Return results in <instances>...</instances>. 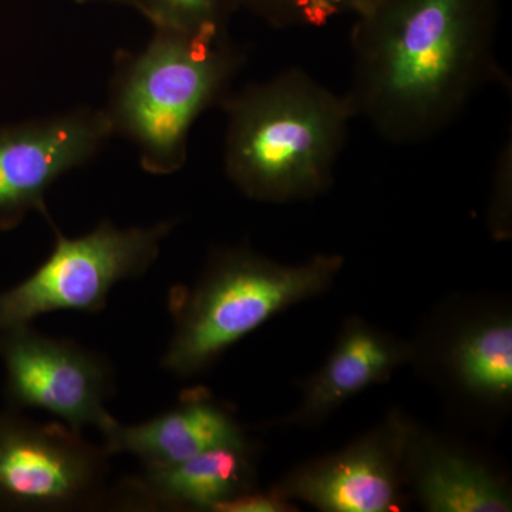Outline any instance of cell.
<instances>
[{"instance_id": "obj_11", "label": "cell", "mask_w": 512, "mask_h": 512, "mask_svg": "<svg viewBox=\"0 0 512 512\" xmlns=\"http://www.w3.org/2000/svg\"><path fill=\"white\" fill-rule=\"evenodd\" d=\"M254 488V460L247 444L214 448L173 464H143V471L127 478L111 498L119 495L117 507L137 510L214 512Z\"/></svg>"}, {"instance_id": "obj_15", "label": "cell", "mask_w": 512, "mask_h": 512, "mask_svg": "<svg viewBox=\"0 0 512 512\" xmlns=\"http://www.w3.org/2000/svg\"><path fill=\"white\" fill-rule=\"evenodd\" d=\"M156 29L225 35L224 0H136Z\"/></svg>"}, {"instance_id": "obj_18", "label": "cell", "mask_w": 512, "mask_h": 512, "mask_svg": "<svg viewBox=\"0 0 512 512\" xmlns=\"http://www.w3.org/2000/svg\"><path fill=\"white\" fill-rule=\"evenodd\" d=\"M299 511L296 504L285 500L274 490L248 491L225 501L215 508L214 512H293Z\"/></svg>"}, {"instance_id": "obj_12", "label": "cell", "mask_w": 512, "mask_h": 512, "mask_svg": "<svg viewBox=\"0 0 512 512\" xmlns=\"http://www.w3.org/2000/svg\"><path fill=\"white\" fill-rule=\"evenodd\" d=\"M412 356V348L402 340L362 319H349L325 365L303 384L301 403L286 416V423H320L363 390L387 382Z\"/></svg>"}, {"instance_id": "obj_10", "label": "cell", "mask_w": 512, "mask_h": 512, "mask_svg": "<svg viewBox=\"0 0 512 512\" xmlns=\"http://www.w3.org/2000/svg\"><path fill=\"white\" fill-rule=\"evenodd\" d=\"M100 434L110 456L130 454L143 464H173L214 448L249 444L231 410L204 387L185 390L177 406L160 416L137 424L114 419Z\"/></svg>"}, {"instance_id": "obj_9", "label": "cell", "mask_w": 512, "mask_h": 512, "mask_svg": "<svg viewBox=\"0 0 512 512\" xmlns=\"http://www.w3.org/2000/svg\"><path fill=\"white\" fill-rule=\"evenodd\" d=\"M417 427L393 412L342 450L302 464L272 490L322 512L397 511Z\"/></svg>"}, {"instance_id": "obj_14", "label": "cell", "mask_w": 512, "mask_h": 512, "mask_svg": "<svg viewBox=\"0 0 512 512\" xmlns=\"http://www.w3.org/2000/svg\"><path fill=\"white\" fill-rule=\"evenodd\" d=\"M454 382L474 399L505 403L512 394V322L507 315L474 320L448 350Z\"/></svg>"}, {"instance_id": "obj_5", "label": "cell", "mask_w": 512, "mask_h": 512, "mask_svg": "<svg viewBox=\"0 0 512 512\" xmlns=\"http://www.w3.org/2000/svg\"><path fill=\"white\" fill-rule=\"evenodd\" d=\"M177 221L119 227L101 221L80 237L55 228V244L36 271L0 292V329L32 323L47 313H97L121 282L146 274L161 254Z\"/></svg>"}, {"instance_id": "obj_17", "label": "cell", "mask_w": 512, "mask_h": 512, "mask_svg": "<svg viewBox=\"0 0 512 512\" xmlns=\"http://www.w3.org/2000/svg\"><path fill=\"white\" fill-rule=\"evenodd\" d=\"M512 148L511 140L504 144L495 167L493 194H491L488 224L498 241L511 235V200H512Z\"/></svg>"}, {"instance_id": "obj_16", "label": "cell", "mask_w": 512, "mask_h": 512, "mask_svg": "<svg viewBox=\"0 0 512 512\" xmlns=\"http://www.w3.org/2000/svg\"><path fill=\"white\" fill-rule=\"evenodd\" d=\"M276 22L288 25L325 26L333 16L338 15L345 0H256Z\"/></svg>"}, {"instance_id": "obj_6", "label": "cell", "mask_w": 512, "mask_h": 512, "mask_svg": "<svg viewBox=\"0 0 512 512\" xmlns=\"http://www.w3.org/2000/svg\"><path fill=\"white\" fill-rule=\"evenodd\" d=\"M62 421L0 412V512L96 510L110 505L109 458Z\"/></svg>"}, {"instance_id": "obj_7", "label": "cell", "mask_w": 512, "mask_h": 512, "mask_svg": "<svg viewBox=\"0 0 512 512\" xmlns=\"http://www.w3.org/2000/svg\"><path fill=\"white\" fill-rule=\"evenodd\" d=\"M0 360L9 409L43 410L79 431L114 420L113 370L99 353L23 323L0 329Z\"/></svg>"}, {"instance_id": "obj_1", "label": "cell", "mask_w": 512, "mask_h": 512, "mask_svg": "<svg viewBox=\"0 0 512 512\" xmlns=\"http://www.w3.org/2000/svg\"><path fill=\"white\" fill-rule=\"evenodd\" d=\"M352 52L353 116L399 146L436 137L505 80L485 0H384L363 15Z\"/></svg>"}, {"instance_id": "obj_4", "label": "cell", "mask_w": 512, "mask_h": 512, "mask_svg": "<svg viewBox=\"0 0 512 512\" xmlns=\"http://www.w3.org/2000/svg\"><path fill=\"white\" fill-rule=\"evenodd\" d=\"M343 265L339 254L286 265L248 247L217 249L194 285L170 293L173 333L161 365L174 376L201 375L278 313L328 291Z\"/></svg>"}, {"instance_id": "obj_8", "label": "cell", "mask_w": 512, "mask_h": 512, "mask_svg": "<svg viewBox=\"0 0 512 512\" xmlns=\"http://www.w3.org/2000/svg\"><path fill=\"white\" fill-rule=\"evenodd\" d=\"M113 137L106 111L94 107L0 126V231L18 227L30 212L46 214L50 188Z\"/></svg>"}, {"instance_id": "obj_3", "label": "cell", "mask_w": 512, "mask_h": 512, "mask_svg": "<svg viewBox=\"0 0 512 512\" xmlns=\"http://www.w3.org/2000/svg\"><path fill=\"white\" fill-rule=\"evenodd\" d=\"M244 63L227 33L156 29L146 46L116 60L103 107L114 136L133 144L148 174L178 173L187 164L192 127L221 106Z\"/></svg>"}, {"instance_id": "obj_2", "label": "cell", "mask_w": 512, "mask_h": 512, "mask_svg": "<svg viewBox=\"0 0 512 512\" xmlns=\"http://www.w3.org/2000/svg\"><path fill=\"white\" fill-rule=\"evenodd\" d=\"M221 106L225 174L245 197L289 204L330 190L355 119L345 94L292 67L229 93Z\"/></svg>"}, {"instance_id": "obj_13", "label": "cell", "mask_w": 512, "mask_h": 512, "mask_svg": "<svg viewBox=\"0 0 512 512\" xmlns=\"http://www.w3.org/2000/svg\"><path fill=\"white\" fill-rule=\"evenodd\" d=\"M406 484L430 512L512 510L510 487L493 468L419 429L410 444Z\"/></svg>"}]
</instances>
